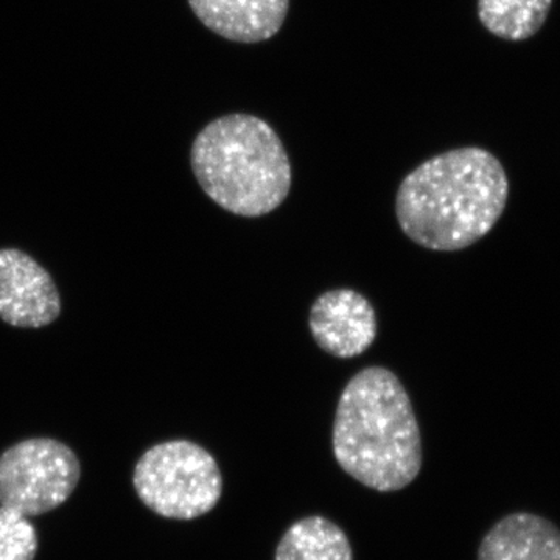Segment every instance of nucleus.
<instances>
[{
  "label": "nucleus",
  "mask_w": 560,
  "mask_h": 560,
  "mask_svg": "<svg viewBox=\"0 0 560 560\" xmlns=\"http://www.w3.org/2000/svg\"><path fill=\"white\" fill-rule=\"evenodd\" d=\"M510 198V179L490 151L466 147L422 162L396 195L400 230L431 250H459L493 230Z\"/></svg>",
  "instance_id": "f257e3e1"
},
{
  "label": "nucleus",
  "mask_w": 560,
  "mask_h": 560,
  "mask_svg": "<svg viewBox=\"0 0 560 560\" xmlns=\"http://www.w3.org/2000/svg\"><path fill=\"white\" fill-rule=\"evenodd\" d=\"M331 444L341 469L377 492H397L418 478L419 422L394 372L370 366L350 378L338 401Z\"/></svg>",
  "instance_id": "f03ea898"
},
{
  "label": "nucleus",
  "mask_w": 560,
  "mask_h": 560,
  "mask_svg": "<svg viewBox=\"0 0 560 560\" xmlns=\"http://www.w3.org/2000/svg\"><path fill=\"white\" fill-rule=\"evenodd\" d=\"M190 165L202 191L234 215H268L290 194L285 147L270 124L250 114H228L206 125L191 145Z\"/></svg>",
  "instance_id": "7ed1b4c3"
},
{
  "label": "nucleus",
  "mask_w": 560,
  "mask_h": 560,
  "mask_svg": "<svg viewBox=\"0 0 560 560\" xmlns=\"http://www.w3.org/2000/svg\"><path fill=\"white\" fill-rule=\"evenodd\" d=\"M132 485L150 511L172 521H195L209 514L223 493L215 458L187 440L161 442L143 453Z\"/></svg>",
  "instance_id": "20e7f679"
},
{
  "label": "nucleus",
  "mask_w": 560,
  "mask_h": 560,
  "mask_svg": "<svg viewBox=\"0 0 560 560\" xmlns=\"http://www.w3.org/2000/svg\"><path fill=\"white\" fill-rule=\"evenodd\" d=\"M81 477L75 452L51 438H32L0 455V506L38 517L72 495Z\"/></svg>",
  "instance_id": "39448f33"
},
{
  "label": "nucleus",
  "mask_w": 560,
  "mask_h": 560,
  "mask_svg": "<svg viewBox=\"0 0 560 560\" xmlns=\"http://www.w3.org/2000/svg\"><path fill=\"white\" fill-rule=\"evenodd\" d=\"M60 313V293L49 271L24 250L0 249V319L22 329H40Z\"/></svg>",
  "instance_id": "423d86ee"
},
{
  "label": "nucleus",
  "mask_w": 560,
  "mask_h": 560,
  "mask_svg": "<svg viewBox=\"0 0 560 560\" xmlns=\"http://www.w3.org/2000/svg\"><path fill=\"white\" fill-rule=\"evenodd\" d=\"M308 327L324 352L337 359H355L374 345L377 316L359 291L330 290L313 302Z\"/></svg>",
  "instance_id": "0eeeda50"
},
{
  "label": "nucleus",
  "mask_w": 560,
  "mask_h": 560,
  "mask_svg": "<svg viewBox=\"0 0 560 560\" xmlns=\"http://www.w3.org/2000/svg\"><path fill=\"white\" fill-rule=\"evenodd\" d=\"M195 16L221 38L256 44L278 35L290 0H189Z\"/></svg>",
  "instance_id": "6e6552de"
},
{
  "label": "nucleus",
  "mask_w": 560,
  "mask_h": 560,
  "mask_svg": "<svg viewBox=\"0 0 560 560\" xmlns=\"http://www.w3.org/2000/svg\"><path fill=\"white\" fill-rule=\"evenodd\" d=\"M478 560H560V529L540 515L515 512L482 537Z\"/></svg>",
  "instance_id": "1a4fd4ad"
},
{
  "label": "nucleus",
  "mask_w": 560,
  "mask_h": 560,
  "mask_svg": "<svg viewBox=\"0 0 560 560\" xmlns=\"http://www.w3.org/2000/svg\"><path fill=\"white\" fill-rule=\"evenodd\" d=\"M275 560H353L345 530L320 515L301 518L287 529Z\"/></svg>",
  "instance_id": "9d476101"
},
{
  "label": "nucleus",
  "mask_w": 560,
  "mask_h": 560,
  "mask_svg": "<svg viewBox=\"0 0 560 560\" xmlns=\"http://www.w3.org/2000/svg\"><path fill=\"white\" fill-rule=\"evenodd\" d=\"M551 5L552 0H478V16L492 35L523 40L540 31Z\"/></svg>",
  "instance_id": "9b49d317"
},
{
  "label": "nucleus",
  "mask_w": 560,
  "mask_h": 560,
  "mask_svg": "<svg viewBox=\"0 0 560 560\" xmlns=\"http://www.w3.org/2000/svg\"><path fill=\"white\" fill-rule=\"evenodd\" d=\"M38 533L28 517L0 506V560H35Z\"/></svg>",
  "instance_id": "f8f14e48"
}]
</instances>
